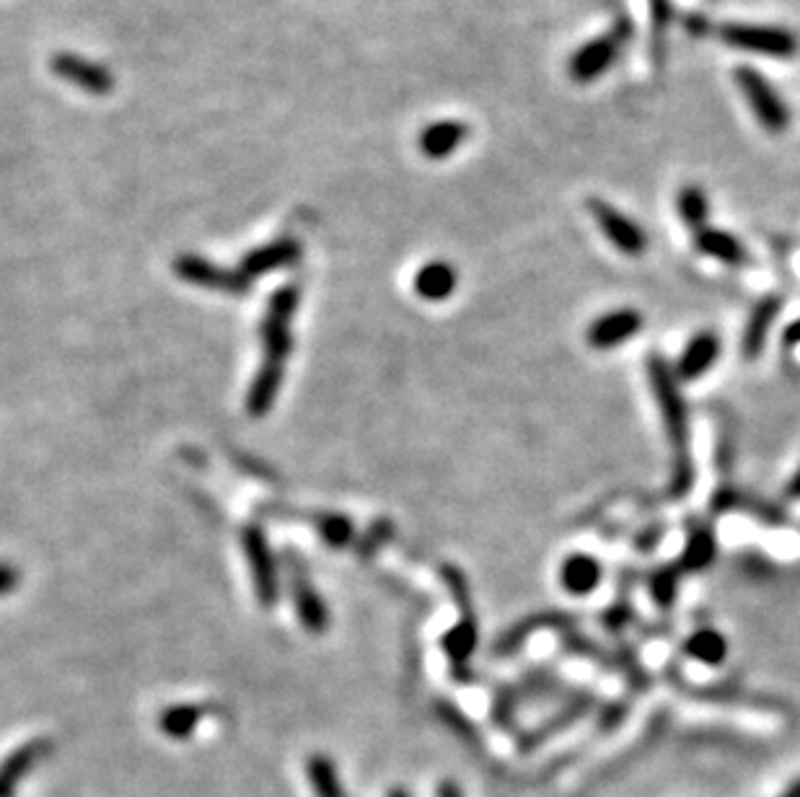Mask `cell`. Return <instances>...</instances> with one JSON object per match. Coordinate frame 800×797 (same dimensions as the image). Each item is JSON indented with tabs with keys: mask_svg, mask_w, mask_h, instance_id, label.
<instances>
[{
	"mask_svg": "<svg viewBox=\"0 0 800 797\" xmlns=\"http://www.w3.org/2000/svg\"><path fill=\"white\" fill-rule=\"evenodd\" d=\"M647 381L658 404L663 425H666L668 440L674 448V474H672V495L684 497L695 484V469L689 456V412L684 402L679 379H676L668 362L661 355L647 358Z\"/></svg>",
	"mask_w": 800,
	"mask_h": 797,
	"instance_id": "6da1fadb",
	"label": "cell"
},
{
	"mask_svg": "<svg viewBox=\"0 0 800 797\" xmlns=\"http://www.w3.org/2000/svg\"><path fill=\"white\" fill-rule=\"evenodd\" d=\"M733 78H736V86L744 93V99L752 106L754 117L759 120L764 130H769L773 135H780L790 127V106L785 101L773 83L762 76L759 70L752 68V65H739L733 70Z\"/></svg>",
	"mask_w": 800,
	"mask_h": 797,
	"instance_id": "7a4b0ae2",
	"label": "cell"
},
{
	"mask_svg": "<svg viewBox=\"0 0 800 797\" xmlns=\"http://www.w3.org/2000/svg\"><path fill=\"white\" fill-rule=\"evenodd\" d=\"M720 40L725 45L741 49V53H754L775 60H790L798 55L800 42L790 29L782 26H762V24H725L720 26Z\"/></svg>",
	"mask_w": 800,
	"mask_h": 797,
	"instance_id": "3957f363",
	"label": "cell"
},
{
	"mask_svg": "<svg viewBox=\"0 0 800 797\" xmlns=\"http://www.w3.org/2000/svg\"><path fill=\"white\" fill-rule=\"evenodd\" d=\"M301 290L295 285L280 288L272 295L270 308L262 318V345H264V362H275V366H285L288 355L293 350V335L291 322L295 308H298Z\"/></svg>",
	"mask_w": 800,
	"mask_h": 797,
	"instance_id": "277c9868",
	"label": "cell"
},
{
	"mask_svg": "<svg viewBox=\"0 0 800 797\" xmlns=\"http://www.w3.org/2000/svg\"><path fill=\"white\" fill-rule=\"evenodd\" d=\"M588 210L615 249L627 254V257H640V254H645L647 249L645 231L640 228L632 217H627L622 210H617L615 205H609V202L596 198L588 200Z\"/></svg>",
	"mask_w": 800,
	"mask_h": 797,
	"instance_id": "5b68a950",
	"label": "cell"
},
{
	"mask_svg": "<svg viewBox=\"0 0 800 797\" xmlns=\"http://www.w3.org/2000/svg\"><path fill=\"white\" fill-rule=\"evenodd\" d=\"M174 270L179 278L190 282V285L221 290V293L241 295L251 288V280L244 272L223 270V267L207 262L205 257H198V254H182V257H177Z\"/></svg>",
	"mask_w": 800,
	"mask_h": 797,
	"instance_id": "8992f818",
	"label": "cell"
},
{
	"mask_svg": "<svg viewBox=\"0 0 800 797\" xmlns=\"http://www.w3.org/2000/svg\"><path fill=\"white\" fill-rule=\"evenodd\" d=\"M624 36L627 34L611 32L607 36H596V40L586 42V45L571 57V63H567V72H571L573 81L590 83L596 81V78H601L604 72L611 68V63H615Z\"/></svg>",
	"mask_w": 800,
	"mask_h": 797,
	"instance_id": "52a82bcc",
	"label": "cell"
},
{
	"mask_svg": "<svg viewBox=\"0 0 800 797\" xmlns=\"http://www.w3.org/2000/svg\"><path fill=\"white\" fill-rule=\"evenodd\" d=\"M244 552H247V557H249L251 577H255V591H257L259 604L275 606L278 568H275V560H272V554H270V547H267L262 528L249 526L247 531H244Z\"/></svg>",
	"mask_w": 800,
	"mask_h": 797,
	"instance_id": "ba28073f",
	"label": "cell"
},
{
	"mask_svg": "<svg viewBox=\"0 0 800 797\" xmlns=\"http://www.w3.org/2000/svg\"><path fill=\"white\" fill-rule=\"evenodd\" d=\"M645 318L635 308H615L609 314L598 316L588 326L586 343L594 350H615V347L630 343L632 337L643 329Z\"/></svg>",
	"mask_w": 800,
	"mask_h": 797,
	"instance_id": "9c48e42d",
	"label": "cell"
},
{
	"mask_svg": "<svg viewBox=\"0 0 800 797\" xmlns=\"http://www.w3.org/2000/svg\"><path fill=\"white\" fill-rule=\"evenodd\" d=\"M49 68L57 78L63 81L78 86L86 93H93V97H106L114 89V76L104 65L86 60V57L70 55V53H60L53 57Z\"/></svg>",
	"mask_w": 800,
	"mask_h": 797,
	"instance_id": "30bf717a",
	"label": "cell"
},
{
	"mask_svg": "<svg viewBox=\"0 0 800 797\" xmlns=\"http://www.w3.org/2000/svg\"><path fill=\"white\" fill-rule=\"evenodd\" d=\"M301 259V244L293 236H280L275 242L259 246L241 259V270L247 278H259V274L275 272L280 267H293Z\"/></svg>",
	"mask_w": 800,
	"mask_h": 797,
	"instance_id": "8fae6325",
	"label": "cell"
},
{
	"mask_svg": "<svg viewBox=\"0 0 800 797\" xmlns=\"http://www.w3.org/2000/svg\"><path fill=\"white\" fill-rule=\"evenodd\" d=\"M720 358V337L716 332H697L684 347L679 360H676L674 375L679 381H697L716 366Z\"/></svg>",
	"mask_w": 800,
	"mask_h": 797,
	"instance_id": "7c38bea8",
	"label": "cell"
},
{
	"mask_svg": "<svg viewBox=\"0 0 800 797\" xmlns=\"http://www.w3.org/2000/svg\"><path fill=\"white\" fill-rule=\"evenodd\" d=\"M291 593H293V604L295 611H298L301 625H304L308 632L322 635L324 629L329 625V614L324 608V600L319 598V593L314 591L312 580L304 575L301 564L291 568Z\"/></svg>",
	"mask_w": 800,
	"mask_h": 797,
	"instance_id": "4fadbf2b",
	"label": "cell"
},
{
	"mask_svg": "<svg viewBox=\"0 0 800 797\" xmlns=\"http://www.w3.org/2000/svg\"><path fill=\"white\" fill-rule=\"evenodd\" d=\"M573 625L571 616L565 614H554V611H542V614H533V616H526L523 621H518V625H514L510 629H506L500 637H497V642L493 644V655H510V652H516L521 644L529 640V637L533 632H539V629H562V632H567Z\"/></svg>",
	"mask_w": 800,
	"mask_h": 797,
	"instance_id": "5bb4252c",
	"label": "cell"
},
{
	"mask_svg": "<svg viewBox=\"0 0 800 797\" xmlns=\"http://www.w3.org/2000/svg\"><path fill=\"white\" fill-rule=\"evenodd\" d=\"M604 577V568L601 562L596 560V557L590 554H571L565 557V562H562L560 568V583L562 588H565L571 596H590L598 588V583H601Z\"/></svg>",
	"mask_w": 800,
	"mask_h": 797,
	"instance_id": "9a60e30c",
	"label": "cell"
},
{
	"mask_svg": "<svg viewBox=\"0 0 800 797\" xmlns=\"http://www.w3.org/2000/svg\"><path fill=\"white\" fill-rule=\"evenodd\" d=\"M780 299L777 295H767L756 303V308L752 311V318H748L744 337H741V352L746 355L748 360H756L767 345L769 332H773V324L777 314H780Z\"/></svg>",
	"mask_w": 800,
	"mask_h": 797,
	"instance_id": "2e32d148",
	"label": "cell"
},
{
	"mask_svg": "<svg viewBox=\"0 0 800 797\" xmlns=\"http://www.w3.org/2000/svg\"><path fill=\"white\" fill-rule=\"evenodd\" d=\"M466 135H470V127L459 120L432 122V125L422 130L420 150L425 158L441 161V158H449L453 150H459V145L466 141Z\"/></svg>",
	"mask_w": 800,
	"mask_h": 797,
	"instance_id": "e0dca14e",
	"label": "cell"
},
{
	"mask_svg": "<svg viewBox=\"0 0 800 797\" xmlns=\"http://www.w3.org/2000/svg\"><path fill=\"white\" fill-rule=\"evenodd\" d=\"M695 246H697V251L705 254V257L718 259V262H723V265L741 267V265L748 262L746 246L741 244L733 234H728V231L710 228V226L697 231Z\"/></svg>",
	"mask_w": 800,
	"mask_h": 797,
	"instance_id": "ac0fdd59",
	"label": "cell"
},
{
	"mask_svg": "<svg viewBox=\"0 0 800 797\" xmlns=\"http://www.w3.org/2000/svg\"><path fill=\"white\" fill-rule=\"evenodd\" d=\"M49 749L47 741H32L26 745H21L19 751H13L9 759L0 764V797H11L13 789L21 779L26 777V772L32 770L37 761L45 756V751Z\"/></svg>",
	"mask_w": 800,
	"mask_h": 797,
	"instance_id": "d6986e66",
	"label": "cell"
},
{
	"mask_svg": "<svg viewBox=\"0 0 800 797\" xmlns=\"http://www.w3.org/2000/svg\"><path fill=\"white\" fill-rule=\"evenodd\" d=\"M283 368L285 366H275V362H262L247 396V409L251 417H264L272 409L280 383H283Z\"/></svg>",
	"mask_w": 800,
	"mask_h": 797,
	"instance_id": "ffe728a7",
	"label": "cell"
},
{
	"mask_svg": "<svg viewBox=\"0 0 800 797\" xmlns=\"http://www.w3.org/2000/svg\"><path fill=\"white\" fill-rule=\"evenodd\" d=\"M459 285V274L449 262H430L425 265L415 278V290L422 301L441 303Z\"/></svg>",
	"mask_w": 800,
	"mask_h": 797,
	"instance_id": "44dd1931",
	"label": "cell"
},
{
	"mask_svg": "<svg viewBox=\"0 0 800 797\" xmlns=\"http://www.w3.org/2000/svg\"><path fill=\"white\" fill-rule=\"evenodd\" d=\"M477 642H480L477 619H474V614H464L459 625H453L449 632H446L443 650L453 665H464L474 655V650H477Z\"/></svg>",
	"mask_w": 800,
	"mask_h": 797,
	"instance_id": "7402d4cb",
	"label": "cell"
},
{
	"mask_svg": "<svg viewBox=\"0 0 800 797\" xmlns=\"http://www.w3.org/2000/svg\"><path fill=\"white\" fill-rule=\"evenodd\" d=\"M684 652H687L689 658H695L697 663L720 665L728 658V640L718 632V629L705 627L687 637V642H684Z\"/></svg>",
	"mask_w": 800,
	"mask_h": 797,
	"instance_id": "603a6c76",
	"label": "cell"
},
{
	"mask_svg": "<svg viewBox=\"0 0 800 797\" xmlns=\"http://www.w3.org/2000/svg\"><path fill=\"white\" fill-rule=\"evenodd\" d=\"M718 554V541L712 536L710 528H697L691 531L687 547L679 557V570L681 572H702L708 570L712 562H716Z\"/></svg>",
	"mask_w": 800,
	"mask_h": 797,
	"instance_id": "cb8c5ba5",
	"label": "cell"
},
{
	"mask_svg": "<svg viewBox=\"0 0 800 797\" xmlns=\"http://www.w3.org/2000/svg\"><path fill=\"white\" fill-rule=\"evenodd\" d=\"M676 213H679L684 226H689L695 234L697 231L708 228L710 202H708V194H705L702 187L684 184L681 190L676 192Z\"/></svg>",
	"mask_w": 800,
	"mask_h": 797,
	"instance_id": "d4e9b609",
	"label": "cell"
},
{
	"mask_svg": "<svg viewBox=\"0 0 800 797\" xmlns=\"http://www.w3.org/2000/svg\"><path fill=\"white\" fill-rule=\"evenodd\" d=\"M200 717H203V709L200 707L177 705V707H169L161 717H158V728H161L169 738L182 741V738H190L194 733Z\"/></svg>",
	"mask_w": 800,
	"mask_h": 797,
	"instance_id": "484cf974",
	"label": "cell"
},
{
	"mask_svg": "<svg viewBox=\"0 0 800 797\" xmlns=\"http://www.w3.org/2000/svg\"><path fill=\"white\" fill-rule=\"evenodd\" d=\"M308 779L316 789V797H345L342 782L337 777L335 764L327 756H312L306 764Z\"/></svg>",
	"mask_w": 800,
	"mask_h": 797,
	"instance_id": "4316f807",
	"label": "cell"
},
{
	"mask_svg": "<svg viewBox=\"0 0 800 797\" xmlns=\"http://www.w3.org/2000/svg\"><path fill=\"white\" fill-rule=\"evenodd\" d=\"M588 705H590V699H588V697L578 699V701H575V705L567 707L565 712H560L557 717H552L550 722H544L542 728H539V730H531V736H529V738H523L521 745H523V749H531V745L544 743L547 738H552L554 733H557V730L567 728V725H571L573 720H578V717H583V712H586Z\"/></svg>",
	"mask_w": 800,
	"mask_h": 797,
	"instance_id": "83f0119b",
	"label": "cell"
},
{
	"mask_svg": "<svg viewBox=\"0 0 800 797\" xmlns=\"http://www.w3.org/2000/svg\"><path fill=\"white\" fill-rule=\"evenodd\" d=\"M679 577H681V570L676 568V564H666V568L653 572L651 596L655 600V606L668 608L674 604L676 593H679Z\"/></svg>",
	"mask_w": 800,
	"mask_h": 797,
	"instance_id": "f1b7e54d",
	"label": "cell"
},
{
	"mask_svg": "<svg viewBox=\"0 0 800 797\" xmlns=\"http://www.w3.org/2000/svg\"><path fill=\"white\" fill-rule=\"evenodd\" d=\"M319 534L322 539L331 543V547H345L352 539V520L345 516H337V513H329V516L319 518Z\"/></svg>",
	"mask_w": 800,
	"mask_h": 797,
	"instance_id": "f546056e",
	"label": "cell"
},
{
	"mask_svg": "<svg viewBox=\"0 0 800 797\" xmlns=\"http://www.w3.org/2000/svg\"><path fill=\"white\" fill-rule=\"evenodd\" d=\"M441 575L446 580V585H449L451 596L459 604L461 611L472 614V593H470V585H466L464 572H461L459 568H453V564H443Z\"/></svg>",
	"mask_w": 800,
	"mask_h": 797,
	"instance_id": "4dcf8cb0",
	"label": "cell"
},
{
	"mask_svg": "<svg viewBox=\"0 0 800 797\" xmlns=\"http://www.w3.org/2000/svg\"><path fill=\"white\" fill-rule=\"evenodd\" d=\"M651 19H653L655 45H658V36L663 40V34H666L668 26H672V19H674L672 0H651Z\"/></svg>",
	"mask_w": 800,
	"mask_h": 797,
	"instance_id": "1f68e13d",
	"label": "cell"
},
{
	"mask_svg": "<svg viewBox=\"0 0 800 797\" xmlns=\"http://www.w3.org/2000/svg\"><path fill=\"white\" fill-rule=\"evenodd\" d=\"M565 648L571 652H578V655L594 658V661H607V655H604L601 648H596V644L590 642L588 637H583L578 632H571V629L565 632Z\"/></svg>",
	"mask_w": 800,
	"mask_h": 797,
	"instance_id": "d6a6232c",
	"label": "cell"
},
{
	"mask_svg": "<svg viewBox=\"0 0 800 797\" xmlns=\"http://www.w3.org/2000/svg\"><path fill=\"white\" fill-rule=\"evenodd\" d=\"M441 717H443V720H446V722H449V725H451V728H457V730H461V736H470V738H474V736H472V725H470V722H466V720H464V717H461V715H459V709H457V707L441 705Z\"/></svg>",
	"mask_w": 800,
	"mask_h": 797,
	"instance_id": "836d02e7",
	"label": "cell"
},
{
	"mask_svg": "<svg viewBox=\"0 0 800 797\" xmlns=\"http://www.w3.org/2000/svg\"><path fill=\"white\" fill-rule=\"evenodd\" d=\"M627 619H630V606H627V604L611 606L609 611H607V616H604V621H607V627L611 629V632H617V629H622Z\"/></svg>",
	"mask_w": 800,
	"mask_h": 797,
	"instance_id": "e575fe53",
	"label": "cell"
},
{
	"mask_svg": "<svg viewBox=\"0 0 800 797\" xmlns=\"http://www.w3.org/2000/svg\"><path fill=\"white\" fill-rule=\"evenodd\" d=\"M19 572L11 568V564L0 562V596H9L11 591H16L19 585Z\"/></svg>",
	"mask_w": 800,
	"mask_h": 797,
	"instance_id": "d590c367",
	"label": "cell"
},
{
	"mask_svg": "<svg viewBox=\"0 0 800 797\" xmlns=\"http://www.w3.org/2000/svg\"><path fill=\"white\" fill-rule=\"evenodd\" d=\"M373 531H376V534H369V539H365L363 541V554H369V552H376V547H379V543H381V539H388V536H392V526H388V524H379L376 528H373Z\"/></svg>",
	"mask_w": 800,
	"mask_h": 797,
	"instance_id": "8d00e7d4",
	"label": "cell"
},
{
	"mask_svg": "<svg viewBox=\"0 0 800 797\" xmlns=\"http://www.w3.org/2000/svg\"><path fill=\"white\" fill-rule=\"evenodd\" d=\"M624 705H611L609 709H607V720H604V728H615V725L617 722H622L624 720Z\"/></svg>",
	"mask_w": 800,
	"mask_h": 797,
	"instance_id": "74e56055",
	"label": "cell"
},
{
	"mask_svg": "<svg viewBox=\"0 0 800 797\" xmlns=\"http://www.w3.org/2000/svg\"><path fill=\"white\" fill-rule=\"evenodd\" d=\"M684 24H687V29L695 36L708 34V19H702V16H687V21H684Z\"/></svg>",
	"mask_w": 800,
	"mask_h": 797,
	"instance_id": "f35d334b",
	"label": "cell"
},
{
	"mask_svg": "<svg viewBox=\"0 0 800 797\" xmlns=\"http://www.w3.org/2000/svg\"><path fill=\"white\" fill-rule=\"evenodd\" d=\"M785 345H788V347L800 345V318H796V322H792L788 329H785Z\"/></svg>",
	"mask_w": 800,
	"mask_h": 797,
	"instance_id": "ab89813d",
	"label": "cell"
},
{
	"mask_svg": "<svg viewBox=\"0 0 800 797\" xmlns=\"http://www.w3.org/2000/svg\"><path fill=\"white\" fill-rule=\"evenodd\" d=\"M788 497L790 499H800V469L792 474V480L788 484Z\"/></svg>",
	"mask_w": 800,
	"mask_h": 797,
	"instance_id": "60d3db41",
	"label": "cell"
},
{
	"mask_svg": "<svg viewBox=\"0 0 800 797\" xmlns=\"http://www.w3.org/2000/svg\"><path fill=\"white\" fill-rule=\"evenodd\" d=\"M780 797H800V779L792 782V785L785 789V793Z\"/></svg>",
	"mask_w": 800,
	"mask_h": 797,
	"instance_id": "b9f144b4",
	"label": "cell"
},
{
	"mask_svg": "<svg viewBox=\"0 0 800 797\" xmlns=\"http://www.w3.org/2000/svg\"><path fill=\"white\" fill-rule=\"evenodd\" d=\"M386 797H409V793H407V789H405V787H394V789H392V793H388Z\"/></svg>",
	"mask_w": 800,
	"mask_h": 797,
	"instance_id": "7bdbcfd3",
	"label": "cell"
}]
</instances>
